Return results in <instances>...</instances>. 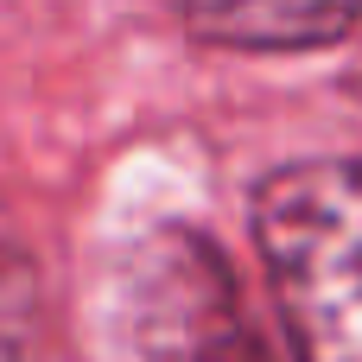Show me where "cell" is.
<instances>
[{
  "mask_svg": "<svg viewBox=\"0 0 362 362\" xmlns=\"http://www.w3.org/2000/svg\"><path fill=\"white\" fill-rule=\"evenodd\" d=\"M255 242L299 362H362V165L305 159L255 191Z\"/></svg>",
  "mask_w": 362,
  "mask_h": 362,
  "instance_id": "6da1fadb",
  "label": "cell"
},
{
  "mask_svg": "<svg viewBox=\"0 0 362 362\" xmlns=\"http://www.w3.org/2000/svg\"><path fill=\"white\" fill-rule=\"evenodd\" d=\"M127 325L140 362H274L216 242L178 223L134 248Z\"/></svg>",
  "mask_w": 362,
  "mask_h": 362,
  "instance_id": "7a4b0ae2",
  "label": "cell"
},
{
  "mask_svg": "<svg viewBox=\"0 0 362 362\" xmlns=\"http://www.w3.org/2000/svg\"><path fill=\"white\" fill-rule=\"evenodd\" d=\"M172 13L210 38V45H235V51H305V45H331L356 25L362 0H172Z\"/></svg>",
  "mask_w": 362,
  "mask_h": 362,
  "instance_id": "3957f363",
  "label": "cell"
},
{
  "mask_svg": "<svg viewBox=\"0 0 362 362\" xmlns=\"http://www.w3.org/2000/svg\"><path fill=\"white\" fill-rule=\"evenodd\" d=\"M38 325H45V280H38L25 235L0 210V362L38 356Z\"/></svg>",
  "mask_w": 362,
  "mask_h": 362,
  "instance_id": "277c9868",
  "label": "cell"
},
{
  "mask_svg": "<svg viewBox=\"0 0 362 362\" xmlns=\"http://www.w3.org/2000/svg\"><path fill=\"white\" fill-rule=\"evenodd\" d=\"M356 83H362V70H356Z\"/></svg>",
  "mask_w": 362,
  "mask_h": 362,
  "instance_id": "5b68a950",
  "label": "cell"
}]
</instances>
